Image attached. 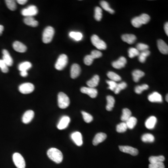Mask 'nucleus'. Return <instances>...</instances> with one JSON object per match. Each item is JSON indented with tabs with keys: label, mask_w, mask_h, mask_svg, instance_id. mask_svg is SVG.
Returning <instances> with one entry per match:
<instances>
[{
	"label": "nucleus",
	"mask_w": 168,
	"mask_h": 168,
	"mask_svg": "<svg viewBox=\"0 0 168 168\" xmlns=\"http://www.w3.org/2000/svg\"><path fill=\"white\" fill-rule=\"evenodd\" d=\"M47 154L49 158L56 163H61L63 161V154L58 149L51 148L48 150Z\"/></svg>",
	"instance_id": "nucleus-1"
},
{
	"label": "nucleus",
	"mask_w": 168,
	"mask_h": 168,
	"mask_svg": "<svg viewBox=\"0 0 168 168\" xmlns=\"http://www.w3.org/2000/svg\"><path fill=\"white\" fill-rule=\"evenodd\" d=\"M150 17L146 14H143L138 17L133 18L131 21L132 25L136 28L140 27L143 24H147L150 21Z\"/></svg>",
	"instance_id": "nucleus-2"
},
{
	"label": "nucleus",
	"mask_w": 168,
	"mask_h": 168,
	"mask_svg": "<svg viewBox=\"0 0 168 168\" xmlns=\"http://www.w3.org/2000/svg\"><path fill=\"white\" fill-rule=\"evenodd\" d=\"M55 30L52 27H46L43 33L42 40L45 44H48L52 41L54 35Z\"/></svg>",
	"instance_id": "nucleus-3"
},
{
	"label": "nucleus",
	"mask_w": 168,
	"mask_h": 168,
	"mask_svg": "<svg viewBox=\"0 0 168 168\" xmlns=\"http://www.w3.org/2000/svg\"><path fill=\"white\" fill-rule=\"evenodd\" d=\"M58 106L61 109H65L67 108L70 103L69 97L63 92H60L58 93Z\"/></svg>",
	"instance_id": "nucleus-4"
},
{
	"label": "nucleus",
	"mask_w": 168,
	"mask_h": 168,
	"mask_svg": "<svg viewBox=\"0 0 168 168\" xmlns=\"http://www.w3.org/2000/svg\"><path fill=\"white\" fill-rule=\"evenodd\" d=\"M68 61V57L66 55L64 54L60 55L55 64V67L58 70H62L67 66Z\"/></svg>",
	"instance_id": "nucleus-5"
},
{
	"label": "nucleus",
	"mask_w": 168,
	"mask_h": 168,
	"mask_svg": "<svg viewBox=\"0 0 168 168\" xmlns=\"http://www.w3.org/2000/svg\"><path fill=\"white\" fill-rule=\"evenodd\" d=\"M93 45L99 50H105L106 49V45L105 42L101 40L98 36L93 35L91 38Z\"/></svg>",
	"instance_id": "nucleus-6"
},
{
	"label": "nucleus",
	"mask_w": 168,
	"mask_h": 168,
	"mask_svg": "<svg viewBox=\"0 0 168 168\" xmlns=\"http://www.w3.org/2000/svg\"><path fill=\"white\" fill-rule=\"evenodd\" d=\"M13 160L17 168H25V162L20 154L15 153L13 155Z\"/></svg>",
	"instance_id": "nucleus-7"
},
{
	"label": "nucleus",
	"mask_w": 168,
	"mask_h": 168,
	"mask_svg": "<svg viewBox=\"0 0 168 168\" xmlns=\"http://www.w3.org/2000/svg\"><path fill=\"white\" fill-rule=\"evenodd\" d=\"M38 9L36 6L34 5H30L25 9L22 10L21 11L23 16L25 17H33L37 15L38 13Z\"/></svg>",
	"instance_id": "nucleus-8"
},
{
	"label": "nucleus",
	"mask_w": 168,
	"mask_h": 168,
	"mask_svg": "<svg viewBox=\"0 0 168 168\" xmlns=\"http://www.w3.org/2000/svg\"><path fill=\"white\" fill-rule=\"evenodd\" d=\"M34 89L35 86L33 84L30 83L22 84L19 86V90L23 94H29L32 93Z\"/></svg>",
	"instance_id": "nucleus-9"
},
{
	"label": "nucleus",
	"mask_w": 168,
	"mask_h": 168,
	"mask_svg": "<svg viewBox=\"0 0 168 168\" xmlns=\"http://www.w3.org/2000/svg\"><path fill=\"white\" fill-rule=\"evenodd\" d=\"M70 122V118L68 116H63L61 118L58 124L57 125V128L59 130H64L67 128Z\"/></svg>",
	"instance_id": "nucleus-10"
},
{
	"label": "nucleus",
	"mask_w": 168,
	"mask_h": 168,
	"mask_svg": "<svg viewBox=\"0 0 168 168\" xmlns=\"http://www.w3.org/2000/svg\"><path fill=\"white\" fill-rule=\"evenodd\" d=\"M80 91L83 93L88 95L92 98H95L98 95V91L95 88L89 87H82L80 89Z\"/></svg>",
	"instance_id": "nucleus-11"
},
{
	"label": "nucleus",
	"mask_w": 168,
	"mask_h": 168,
	"mask_svg": "<svg viewBox=\"0 0 168 168\" xmlns=\"http://www.w3.org/2000/svg\"><path fill=\"white\" fill-rule=\"evenodd\" d=\"M119 149L120 151L122 152L130 154L133 156H137L139 153L138 150L136 149L128 146H120Z\"/></svg>",
	"instance_id": "nucleus-12"
},
{
	"label": "nucleus",
	"mask_w": 168,
	"mask_h": 168,
	"mask_svg": "<svg viewBox=\"0 0 168 168\" xmlns=\"http://www.w3.org/2000/svg\"><path fill=\"white\" fill-rule=\"evenodd\" d=\"M71 138L74 143L78 146H81L83 144L82 136L79 132H75L71 134Z\"/></svg>",
	"instance_id": "nucleus-13"
},
{
	"label": "nucleus",
	"mask_w": 168,
	"mask_h": 168,
	"mask_svg": "<svg viewBox=\"0 0 168 168\" xmlns=\"http://www.w3.org/2000/svg\"><path fill=\"white\" fill-rule=\"evenodd\" d=\"M34 115L35 114L32 110H29L27 111L23 114L22 117V121L24 124L29 123L33 120Z\"/></svg>",
	"instance_id": "nucleus-14"
},
{
	"label": "nucleus",
	"mask_w": 168,
	"mask_h": 168,
	"mask_svg": "<svg viewBox=\"0 0 168 168\" xmlns=\"http://www.w3.org/2000/svg\"><path fill=\"white\" fill-rule=\"evenodd\" d=\"M127 62V59L125 58L121 57L117 60L112 62V66L115 69H120L125 67Z\"/></svg>",
	"instance_id": "nucleus-15"
},
{
	"label": "nucleus",
	"mask_w": 168,
	"mask_h": 168,
	"mask_svg": "<svg viewBox=\"0 0 168 168\" xmlns=\"http://www.w3.org/2000/svg\"><path fill=\"white\" fill-rule=\"evenodd\" d=\"M81 68L79 64H74L71 65V77L73 79H76L80 74Z\"/></svg>",
	"instance_id": "nucleus-16"
},
{
	"label": "nucleus",
	"mask_w": 168,
	"mask_h": 168,
	"mask_svg": "<svg viewBox=\"0 0 168 168\" xmlns=\"http://www.w3.org/2000/svg\"><path fill=\"white\" fill-rule=\"evenodd\" d=\"M3 61L5 62L8 67H11L13 64V60L10 55L8 51L6 50L3 51Z\"/></svg>",
	"instance_id": "nucleus-17"
},
{
	"label": "nucleus",
	"mask_w": 168,
	"mask_h": 168,
	"mask_svg": "<svg viewBox=\"0 0 168 168\" xmlns=\"http://www.w3.org/2000/svg\"><path fill=\"white\" fill-rule=\"evenodd\" d=\"M148 99L151 102H158L161 103L163 102V98L160 93L155 92L148 96Z\"/></svg>",
	"instance_id": "nucleus-18"
},
{
	"label": "nucleus",
	"mask_w": 168,
	"mask_h": 168,
	"mask_svg": "<svg viewBox=\"0 0 168 168\" xmlns=\"http://www.w3.org/2000/svg\"><path fill=\"white\" fill-rule=\"evenodd\" d=\"M107 137L105 133H99L96 134L93 141V144L95 146L98 145L100 143L103 142Z\"/></svg>",
	"instance_id": "nucleus-19"
},
{
	"label": "nucleus",
	"mask_w": 168,
	"mask_h": 168,
	"mask_svg": "<svg viewBox=\"0 0 168 168\" xmlns=\"http://www.w3.org/2000/svg\"><path fill=\"white\" fill-rule=\"evenodd\" d=\"M157 122V119L155 116H150L145 121V127L149 130H153Z\"/></svg>",
	"instance_id": "nucleus-20"
},
{
	"label": "nucleus",
	"mask_w": 168,
	"mask_h": 168,
	"mask_svg": "<svg viewBox=\"0 0 168 168\" xmlns=\"http://www.w3.org/2000/svg\"><path fill=\"white\" fill-rule=\"evenodd\" d=\"M157 47L159 50L163 54H167L168 53V45L162 39L157 41Z\"/></svg>",
	"instance_id": "nucleus-21"
},
{
	"label": "nucleus",
	"mask_w": 168,
	"mask_h": 168,
	"mask_svg": "<svg viewBox=\"0 0 168 168\" xmlns=\"http://www.w3.org/2000/svg\"><path fill=\"white\" fill-rule=\"evenodd\" d=\"M121 39L125 42L132 45L136 42V37L133 34H124L121 36Z\"/></svg>",
	"instance_id": "nucleus-22"
},
{
	"label": "nucleus",
	"mask_w": 168,
	"mask_h": 168,
	"mask_svg": "<svg viewBox=\"0 0 168 168\" xmlns=\"http://www.w3.org/2000/svg\"><path fill=\"white\" fill-rule=\"evenodd\" d=\"M13 47L17 52L23 53L27 51V47L22 43L15 41L13 44Z\"/></svg>",
	"instance_id": "nucleus-23"
},
{
	"label": "nucleus",
	"mask_w": 168,
	"mask_h": 168,
	"mask_svg": "<svg viewBox=\"0 0 168 168\" xmlns=\"http://www.w3.org/2000/svg\"><path fill=\"white\" fill-rule=\"evenodd\" d=\"M99 81V77L98 75H95L93 77L92 79L87 81L86 84L88 87L95 88L98 86Z\"/></svg>",
	"instance_id": "nucleus-24"
},
{
	"label": "nucleus",
	"mask_w": 168,
	"mask_h": 168,
	"mask_svg": "<svg viewBox=\"0 0 168 168\" xmlns=\"http://www.w3.org/2000/svg\"><path fill=\"white\" fill-rule=\"evenodd\" d=\"M23 21L24 23L27 25L33 27H36L38 25V21H36L33 17H31V16L25 17L24 18Z\"/></svg>",
	"instance_id": "nucleus-25"
},
{
	"label": "nucleus",
	"mask_w": 168,
	"mask_h": 168,
	"mask_svg": "<svg viewBox=\"0 0 168 168\" xmlns=\"http://www.w3.org/2000/svg\"><path fill=\"white\" fill-rule=\"evenodd\" d=\"M106 100H107V105L106 106V109L108 111H111L114 107L115 99L112 96L108 95L106 97Z\"/></svg>",
	"instance_id": "nucleus-26"
},
{
	"label": "nucleus",
	"mask_w": 168,
	"mask_h": 168,
	"mask_svg": "<svg viewBox=\"0 0 168 168\" xmlns=\"http://www.w3.org/2000/svg\"><path fill=\"white\" fill-rule=\"evenodd\" d=\"M145 73L142 71L139 70H136L134 71L132 73L133 80L135 82H138L140 78L144 76Z\"/></svg>",
	"instance_id": "nucleus-27"
},
{
	"label": "nucleus",
	"mask_w": 168,
	"mask_h": 168,
	"mask_svg": "<svg viewBox=\"0 0 168 168\" xmlns=\"http://www.w3.org/2000/svg\"><path fill=\"white\" fill-rule=\"evenodd\" d=\"M132 113L130 110L128 108H124L122 110V115L121 117V120L125 122L131 117Z\"/></svg>",
	"instance_id": "nucleus-28"
},
{
	"label": "nucleus",
	"mask_w": 168,
	"mask_h": 168,
	"mask_svg": "<svg viewBox=\"0 0 168 168\" xmlns=\"http://www.w3.org/2000/svg\"><path fill=\"white\" fill-rule=\"evenodd\" d=\"M32 67V64L28 61L21 63L18 65V69L20 71H27Z\"/></svg>",
	"instance_id": "nucleus-29"
},
{
	"label": "nucleus",
	"mask_w": 168,
	"mask_h": 168,
	"mask_svg": "<svg viewBox=\"0 0 168 168\" xmlns=\"http://www.w3.org/2000/svg\"><path fill=\"white\" fill-rule=\"evenodd\" d=\"M137 119L134 117H131L128 120L126 121L125 123L127 125L128 128H129L130 130H132L134 128L137 124Z\"/></svg>",
	"instance_id": "nucleus-30"
},
{
	"label": "nucleus",
	"mask_w": 168,
	"mask_h": 168,
	"mask_svg": "<svg viewBox=\"0 0 168 168\" xmlns=\"http://www.w3.org/2000/svg\"><path fill=\"white\" fill-rule=\"evenodd\" d=\"M69 36L73 40L79 41L83 38V35L80 32H71L69 33Z\"/></svg>",
	"instance_id": "nucleus-31"
},
{
	"label": "nucleus",
	"mask_w": 168,
	"mask_h": 168,
	"mask_svg": "<svg viewBox=\"0 0 168 168\" xmlns=\"http://www.w3.org/2000/svg\"><path fill=\"white\" fill-rule=\"evenodd\" d=\"M150 52L148 50L143 51L140 53L138 56V59L141 63H143L145 62L147 58L150 55Z\"/></svg>",
	"instance_id": "nucleus-32"
},
{
	"label": "nucleus",
	"mask_w": 168,
	"mask_h": 168,
	"mask_svg": "<svg viewBox=\"0 0 168 168\" xmlns=\"http://www.w3.org/2000/svg\"><path fill=\"white\" fill-rule=\"evenodd\" d=\"M142 140L144 143H153L155 141V137L151 134H145L142 136Z\"/></svg>",
	"instance_id": "nucleus-33"
},
{
	"label": "nucleus",
	"mask_w": 168,
	"mask_h": 168,
	"mask_svg": "<svg viewBox=\"0 0 168 168\" xmlns=\"http://www.w3.org/2000/svg\"><path fill=\"white\" fill-rule=\"evenodd\" d=\"M165 160V157L163 156H150L149 158V162L150 163H163Z\"/></svg>",
	"instance_id": "nucleus-34"
},
{
	"label": "nucleus",
	"mask_w": 168,
	"mask_h": 168,
	"mask_svg": "<svg viewBox=\"0 0 168 168\" xmlns=\"http://www.w3.org/2000/svg\"><path fill=\"white\" fill-rule=\"evenodd\" d=\"M107 76L110 80H111L112 81L117 82V81H121V78L119 75L112 71H109L107 73Z\"/></svg>",
	"instance_id": "nucleus-35"
},
{
	"label": "nucleus",
	"mask_w": 168,
	"mask_h": 168,
	"mask_svg": "<svg viewBox=\"0 0 168 168\" xmlns=\"http://www.w3.org/2000/svg\"><path fill=\"white\" fill-rule=\"evenodd\" d=\"M100 4L102 8L104 10H105L106 11H108V12H109V13L112 14L115 13V11L110 7L109 3L108 2L102 1H100Z\"/></svg>",
	"instance_id": "nucleus-36"
},
{
	"label": "nucleus",
	"mask_w": 168,
	"mask_h": 168,
	"mask_svg": "<svg viewBox=\"0 0 168 168\" xmlns=\"http://www.w3.org/2000/svg\"><path fill=\"white\" fill-rule=\"evenodd\" d=\"M102 17V10L100 8L97 7L95 10V18L97 21H100Z\"/></svg>",
	"instance_id": "nucleus-37"
},
{
	"label": "nucleus",
	"mask_w": 168,
	"mask_h": 168,
	"mask_svg": "<svg viewBox=\"0 0 168 168\" xmlns=\"http://www.w3.org/2000/svg\"><path fill=\"white\" fill-rule=\"evenodd\" d=\"M5 3L7 6V7L10 10L14 11L16 9V1L14 0H6L5 1Z\"/></svg>",
	"instance_id": "nucleus-38"
},
{
	"label": "nucleus",
	"mask_w": 168,
	"mask_h": 168,
	"mask_svg": "<svg viewBox=\"0 0 168 168\" xmlns=\"http://www.w3.org/2000/svg\"><path fill=\"white\" fill-rule=\"evenodd\" d=\"M128 129L127 125L124 122H121L116 127V131L118 133H122L126 132Z\"/></svg>",
	"instance_id": "nucleus-39"
},
{
	"label": "nucleus",
	"mask_w": 168,
	"mask_h": 168,
	"mask_svg": "<svg viewBox=\"0 0 168 168\" xmlns=\"http://www.w3.org/2000/svg\"><path fill=\"white\" fill-rule=\"evenodd\" d=\"M128 57L131 58H134L136 56H139L140 54V51L137 50L136 49L134 48H130L128 50Z\"/></svg>",
	"instance_id": "nucleus-40"
},
{
	"label": "nucleus",
	"mask_w": 168,
	"mask_h": 168,
	"mask_svg": "<svg viewBox=\"0 0 168 168\" xmlns=\"http://www.w3.org/2000/svg\"><path fill=\"white\" fill-rule=\"evenodd\" d=\"M149 86L147 84H143L142 86H136L134 89L135 93L137 94L142 93L143 91L148 89Z\"/></svg>",
	"instance_id": "nucleus-41"
},
{
	"label": "nucleus",
	"mask_w": 168,
	"mask_h": 168,
	"mask_svg": "<svg viewBox=\"0 0 168 168\" xmlns=\"http://www.w3.org/2000/svg\"><path fill=\"white\" fill-rule=\"evenodd\" d=\"M127 86V84L126 83L124 82H122L121 83L118 84L117 85V86H116V88H115V90L114 91L116 95H117L118 93H119L120 91L126 88Z\"/></svg>",
	"instance_id": "nucleus-42"
},
{
	"label": "nucleus",
	"mask_w": 168,
	"mask_h": 168,
	"mask_svg": "<svg viewBox=\"0 0 168 168\" xmlns=\"http://www.w3.org/2000/svg\"><path fill=\"white\" fill-rule=\"evenodd\" d=\"M83 118L85 122L86 123H90L92 122L93 120V117L90 115L88 113L86 112L82 111L81 112Z\"/></svg>",
	"instance_id": "nucleus-43"
},
{
	"label": "nucleus",
	"mask_w": 168,
	"mask_h": 168,
	"mask_svg": "<svg viewBox=\"0 0 168 168\" xmlns=\"http://www.w3.org/2000/svg\"><path fill=\"white\" fill-rule=\"evenodd\" d=\"M0 68L3 73H7L9 71V68L3 59H0Z\"/></svg>",
	"instance_id": "nucleus-44"
},
{
	"label": "nucleus",
	"mask_w": 168,
	"mask_h": 168,
	"mask_svg": "<svg viewBox=\"0 0 168 168\" xmlns=\"http://www.w3.org/2000/svg\"><path fill=\"white\" fill-rule=\"evenodd\" d=\"M149 47L147 45L145 44H143V43H139L136 45V49L139 51H143L147 50L149 49Z\"/></svg>",
	"instance_id": "nucleus-45"
},
{
	"label": "nucleus",
	"mask_w": 168,
	"mask_h": 168,
	"mask_svg": "<svg viewBox=\"0 0 168 168\" xmlns=\"http://www.w3.org/2000/svg\"><path fill=\"white\" fill-rule=\"evenodd\" d=\"M93 60L94 59L91 56V55H87L85 57V58L84 59V62L86 65H90L92 64Z\"/></svg>",
	"instance_id": "nucleus-46"
},
{
	"label": "nucleus",
	"mask_w": 168,
	"mask_h": 168,
	"mask_svg": "<svg viewBox=\"0 0 168 168\" xmlns=\"http://www.w3.org/2000/svg\"><path fill=\"white\" fill-rule=\"evenodd\" d=\"M106 82L109 86V87H108V88L114 92L117 85V84L116 83V82L112 81V80H108L106 81Z\"/></svg>",
	"instance_id": "nucleus-47"
},
{
	"label": "nucleus",
	"mask_w": 168,
	"mask_h": 168,
	"mask_svg": "<svg viewBox=\"0 0 168 168\" xmlns=\"http://www.w3.org/2000/svg\"><path fill=\"white\" fill-rule=\"evenodd\" d=\"M91 56L95 59V58H99L102 56V54L100 51L97 50H93L91 52Z\"/></svg>",
	"instance_id": "nucleus-48"
},
{
	"label": "nucleus",
	"mask_w": 168,
	"mask_h": 168,
	"mask_svg": "<svg viewBox=\"0 0 168 168\" xmlns=\"http://www.w3.org/2000/svg\"><path fill=\"white\" fill-rule=\"evenodd\" d=\"M149 168H165V166L163 163H150L149 166Z\"/></svg>",
	"instance_id": "nucleus-49"
},
{
	"label": "nucleus",
	"mask_w": 168,
	"mask_h": 168,
	"mask_svg": "<svg viewBox=\"0 0 168 168\" xmlns=\"http://www.w3.org/2000/svg\"><path fill=\"white\" fill-rule=\"evenodd\" d=\"M16 1L18 3L21 4V5H24L26 3L27 1V0H17Z\"/></svg>",
	"instance_id": "nucleus-50"
},
{
	"label": "nucleus",
	"mask_w": 168,
	"mask_h": 168,
	"mask_svg": "<svg viewBox=\"0 0 168 168\" xmlns=\"http://www.w3.org/2000/svg\"><path fill=\"white\" fill-rule=\"evenodd\" d=\"M20 75H21V76H22V77H25L28 76V73H27V71H20Z\"/></svg>",
	"instance_id": "nucleus-51"
},
{
	"label": "nucleus",
	"mask_w": 168,
	"mask_h": 168,
	"mask_svg": "<svg viewBox=\"0 0 168 168\" xmlns=\"http://www.w3.org/2000/svg\"><path fill=\"white\" fill-rule=\"evenodd\" d=\"M164 29H165V33L167 36L168 35V22H167L165 24V27H164Z\"/></svg>",
	"instance_id": "nucleus-52"
},
{
	"label": "nucleus",
	"mask_w": 168,
	"mask_h": 168,
	"mask_svg": "<svg viewBox=\"0 0 168 168\" xmlns=\"http://www.w3.org/2000/svg\"><path fill=\"white\" fill-rule=\"evenodd\" d=\"M4 30V27L3 25H0V35H1L3 33V31Z\"/></svg>",
	"instance_id": "nucleus-53"
},
{
	"label": "nucleus",
	"mask_w": 168,
	"mask_h": 168,
	"mask_svg": "<svg viewBox=\"0 0 168 168\" xmlns=\"http://www.w3.org/2000/svg\"><path fill=\"white\" fill-rule=\"evenodd\" d=\"M168 95H166V101H167V102L168 101Z\"/></svg>",
	"instance_id": "nucleus-54"
}]
</instances>
